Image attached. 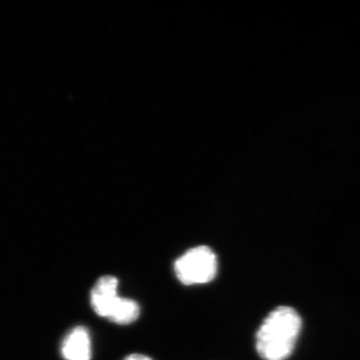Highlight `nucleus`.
<instances>
[{
  "mask_svg": "<svg viewBox=\"0 0 360 360\" xmlns=\"http://www.w3.org/2000/svg\"><path fill=\"white\" fill-rule=\"evenodd\" d=\"M302 321L295 309L279 307L272 310L257 333V354L264 360H285L295 349Z\"/></svg>",
  "mask_w": 360,
  "mask_h": 360,
  "instance_id": "nucleus-1",
  "label": "nucleus"
},
{
  "mask_svg": "<svg viewBox=\"0 0 360 360\" xmlns=\"http://www.w3.org/2000/svg\"><path fill=\"white\" fill-rule=\"evenodd\" d=\"M117 288L116 277H101L90 292V303L98 316L105 317L118 326H129L139 316V303L130 298L118 296Z\"/></svg>",
  "mask_w": 360,
  "mask_h": 360,
  "instance_id": "nucleus-2",
  "label": "nucleus"
},
{
  "mask_svg": "<svg viewBox=\"0 0 360 360\" xmlns=\"http://www.w3.org/2000/svg\"><path fill=\"white\" fill-rule=\"evenodd\" d=\"M217 257L212 248L200 245L191 248L176 259L174 271L184 285L210 283L217 274Z\"/></svg>",
  "mask_w": 360,
  "mask_h": 360,
  "instance_id": "nucleus-3",
  "label": "nucleus"
},
{
  "mask_svg": "<svg viewBox=\"0 0 360 360\" xmlns=\"http://www.w3.org/2000/svg\"><path fill=\"white\" fill-rule=\"evenodd\" d=\"M61 354L65 360H90L91 341L87 329L78 326L70 330L63 340Z\"/></svg>",
  "mask_w": 360,
  "mask_h": 360,
  "instance_id": "nucleus-4",
  "label": "nucleus"
},
{
  "mask_svg": "<svg viewBox=\"0 0 360 360\" xmlns=\"http://www.w3.org/2000/svg\"><path fill=\"white\" fill-rule=\"evenodd\" d=\"M123 360H153L150 357L146 356V355L141 354H129V356L125 357Z\"/></svg>",
  "mask_w": 360,
  "mask_h": 360,
  "instance_id": "nucleus-5",
  "label": "nucleus"
}]
</instances>
